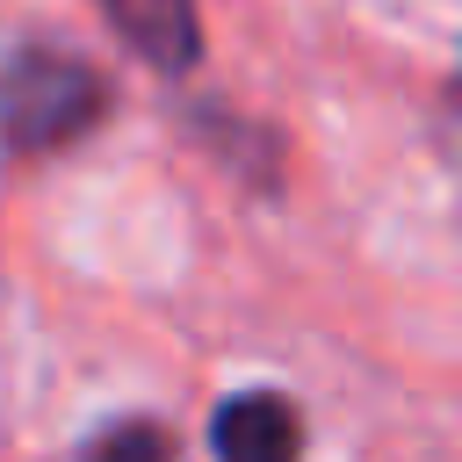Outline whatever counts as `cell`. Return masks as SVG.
Returning a JSON list of instances; mask_svg holds the SVG:
<instances>
[{"mask_svg":"<svg viewBox=\"0 0 462 462\" xmlns=\"http://www.w3.org/2000/svg\"><path fill=\"white\" fill-rule=\"evenodd\" d=\"M101 108H108V87L87 58L51 51V43H22L14 58H0V152L43 159L87 137Z\"/></svg>","mask_w":462,"mask_h":462,"instance_id":"cell-1","label":"cell"},{"mask_svg":"<svg viewBox=\"0 0 462 462\" xmlns=\"http://www.w3.org/2000/svg\"><path fill=\"white\" fill-rule=\"evenodd\" d=\"M209 440H217V462H296L303 455V419L274 390H238V397L217 404Z\"/></svg>","mask_w":462,"mask_h":462,"instance_id":"cell-2","label":"cell"},{"mask_svg":"<svg viewBox=\"0 0 462 462\" xmlns=\"http://www.w3.org/2000/svg\"><path fill=\"white\" fill-rule=\"evenodd\" d=\"M116 29H123V43L144 58V65H159V72H188L195 65V51H202V22H195V0H94Z\"/></svg>","mask_w":462,"mask_h":462,"instance_id":"cell-3","label":"cell"},{"mask_svg":"<svg viewBox=\"0 0 462 462\" xmlns=\"http://www.w3.org/2000/svg\"><path fill=\"white\" fill-rule=\"evenodd\" d=\"M87 462H173V455H166L159 426L130 419V426H108V433H101V440L87 448Z\"/></svg>","mask_w":462,"mask_h":462,"instance_id":"cell-4","label":"cell"}]
</instances>
